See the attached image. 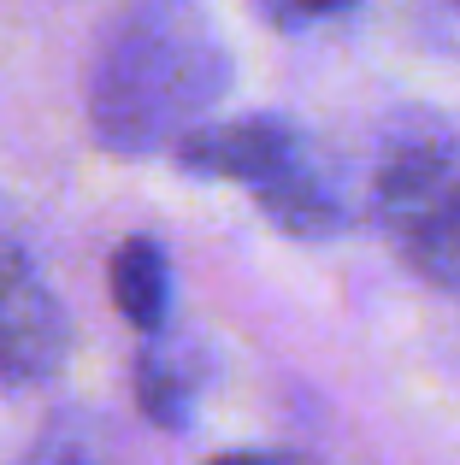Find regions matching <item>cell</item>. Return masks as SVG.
<instances>
[{
  "instance_id": "3",
  "label": "cell",
  "mask_w": 460,
  "mask_h": 465,
  "mask_svg": "<svg viewBox=\"0 0 460 465\" xmlns=\"http://www.w3.org/2000/svg\"><path fill=\"white\" fill-rule=\"evenodd\" d=\"M372 213L407 272L460 289V136H395L372 171Z\"/></svg>"
},
{
  "instance_id": "2",
  "label": "cell",
  "mask_w": 460,
  "mask_h": 465,
  "mask_svg": "<svg viewBox=\"0 0 460 465\" xmlns=\"http://www.w3.org/2000/svg\"><path fill=\"white\" fill-rule=\"evenodd\" d=\"M177 165L201 177L242 183L265 206L272 224L289 236H336L343 201L331 194L325 171L313 165L307 142L289 118H230V124H195L177 142Z\"/></svg>"
},
{
  "instance_id": "6",
  "label": "cell",
  "mask_w": 460,
  "mask_h": 465,
  "mask_svg": "<svg viewBox=\"0 0 460 465\" xmlns=\"http://www.w3.org/2000/svg\"><path fill=\"white\" fill-rule=\"evenodd\" d=\"M113 307L142 330V336H160L165 312H172V265L165 248L154 236H130L113 253Z\"/></svg>"
},
{
  "instance_id": "5",
  "label": "cell",
  "mask_w": 460,
  "mask_h": 465,
  "mask_svg": "<svg viewBox=\"0 0 460 465\" xmlns=\"http://www.w3.org/2000/svg\"><path fill=\"white\" fill-rule=\"evenodd\" d=\"M201 383H207V365H201L195 348H184V341H154V348H142V360H136V407H142L148 424L184 430L189 412H195Z\"/></svg>"
},
{
  "instance_id": "1",
  "label": "cell",
  "mask_w": 460,
  "mask_h": 465,
  "mask_svg": "<svg viewBox=\"0 0 460 465\" xmlns=\"http://www.w3.org/2000/svg\"><path fill=\"white\" fill-rule=\"evenodd\" d=\"M230 89V54L195 0H130L89 59V124L101 148L142 159L207 124Z\"/></svg>"
},
{
  "instance_id": "7",
  "label": "cell",
  "mask_w": 460,
  "mask_h": 465,
  "mask_svg": "<svg viewBox=\"0 0 460 465\" xmlns=\"http://www.w3.org/2000/svg\"><path fill=\"white\" fill-rule=\"evenodd\" d=\"M348 6H360V0H254V12L277 30H307V24H325Z\"/></svg>"
},
{
  "instance_id": "4",
  "label": "cell",
  "mask_w": 460,
  "mask_h": 465,
  "mask_svg": "<svg viewBox=\"0 0 460 465\" xmlns=\"http://www.w3.org/2000/svg\"><path fill=\"white\" fill-rule=\"evenodd\" d=\"M71 348L59 301L35 283L30 265L0 260V383H42Z\"/></svg>"
}]
</instances>
